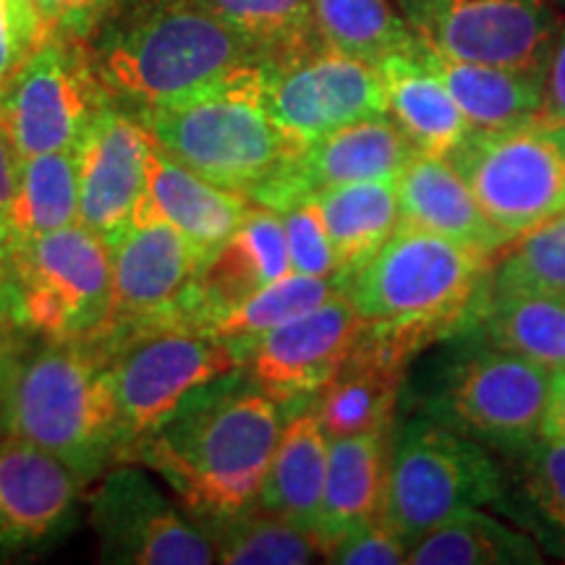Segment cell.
<instances>
[{"instance_id":"cell-1","label":"cell","mask_w":565,"mask_h":565,"mask_svg":"<svg viewBox=\"0 0 565 565\" xmlns=\"http://www.w3.org/2000/svg\"><path fill=\"white\" fill-rule=\"evenodd\" d=\"M282 422L278 401L238 366L196 387L118 463H139L166 479L189 519L202 524L257 503Z\"/></svg>"},{"instance_id":"cell-2","label":"cell","mask_w":565,"mask_h":565,"mask_svg":"<svg viewBox=\"0 0 565 565\" xmlns=\"http://www.w3.org/2000/svg\"><path fill=\"white\" fill-rule=\"evenodd\" d=\"M84 47L105 95L131 116L265 66L200 0H118Z\"/></svg>"},{"instance_id":"cell-3","label":"cell","mask_w":565,"mask_h":565,"mask_svg":"<svg viewBox=\"0 0 565 565\" xmlns=\"http://www.w3.org/2000/svg\"><path fill=\"white\" fill-rule=\"evenodd\" d=\"M492 259L412 225H398L364 267L343 282L366 320L362 345L404 366L424 345L477 324Z\"/></svg>"},{"instance_id":"cell-4","label":"cell","mask_w":565,"mask_h":565,"mask_svg":"<svg viewBox=\"0 0 565 565\" xmlns=\"http://www.w3.org/2000/svg\"><path fill=\"white\" fill-rule=\"evenodd\" d=\"M0 435L61 458L84 484L118 463L124 437L95 345L38 341L0 324Z\"/></svg>"},{"instance_id":"cell-5","label":"cell","mask_w":565,"mask_h":565,"mask_svg":"<svg viewBox=\"0 0 565 565\" xmlns=\"http://www.w3.org/2000/svg\"><path fill=\"white\" fill-rule=\"evenodd\" d=\"M150 139L204 181L254 202L301 150L263 105V66L192 100L134 113Z\"/></svg>"},{"instance_id":"cell-6","label":"cell","mask_w":565,"mask_h":565,"mask_svg":"<svg viewBox=\"0 0 565 565\" xmlns=\"http://www.w3.org/2000/svg\"><path fill=\"white\" fill-rule=\"evenodd\" d=\"M113 309L110 249L82 223L0 254V324L51 343L100 335Z\"/></svg>"},{"instance_id":"cell-7","label":"cell","mask_w":565,"mask_h":565,"mask_svg":"<svg viewBox=\"0 0 565 565\" xmlns=\"http://www.w3.org/2000/svg\"><path fill=\"white\" fill-rule=\"evenodd\" d=\"M500 494L503 475L482 445L435 419H416L387 450L380 519L412 547L445 519L490 505Z\"/></svg>"},{"instance_id":"cell-8","label":"cell","mask_w":565,"mask_h":565,"mask_svg":"<svg viewBox=\"0 0 565 565\" xmlns=\"http://www.w3.org/2000/svg\"><path fill=\"white\" fill-rule=\"evenodd\" d=\"M445 160L513 242L565 212V124L529 118L505 129H471Z\"/></svg>"},{"instance_id":"cell-9","label":"cell","mask_w":565,"mask_h":565,"mask_svg":"<svg viewBox=\"0 0 565 565\" xmlns=\"http://www.w3.org/2000/svg\"><path fill=\"white\" fill-rule=\"evenodd\" d=\"M108 100L84 42L45 38L0 87V129L17 160L74 152Z\"/></svg>"},{"instance_id":"cell-10","label":"cell","mask_w":565,"mask_h":565,"mask_svg":"<svg viewBox=\"0 0 565 565\" xmlns=\"http://www.w3.org/2000/svg\"><path fill=\"white\" fill-rule=\"evenodd\" d=\"M221 338L168 328L129 338L105 356L124 450L166 422L196 387L238 370ZM121 450V456H124Z\"/></svg>"},{"instance_id":"cell-11","label":"cell","mask_w":565,"mask_h":565,"mask_svg":"<svg viewBox=\"0 0 565 565\" xmlns=\"http://www.w3.org/2000/svg\"><path fill=\"white\" fill-rule=\"evenodd\" d=\"M424 47L458 61L545 74L563 24L553 0H395Z\"/></svg>"},{"instance_id":"cell-12","label":"cell","mask_w":565,"mask_h":565,"mask_svg":"<svg viewBox=\"0 0 565 565\" xmlns=\"http://www.w3.org/2000/svg\"><path fill=\"white\" fill-rule=\"evenodd\" d=\"M202 254L152 212H137L110 246L113 309L92 345L105 359L129 338L179 328V303L202 267Z\"/></svg>"},{"instance_id":"cell-13","label":"cell","mask_w":565,"mask_h":565,"mask_svg":"<svg viewBox=\"0 0 565 565\" xmlns=\"http://www.w3.org/2000/svg\"><path fill=\"white\" fill-rule=\"evenodd\" d=\"M553 372L513 351L484 349L445 374L429 404L435 422L479 445L519 450L540 437Z\"/></svg>"},{"instance_id":"cell-14","label":"cell","mask_w":565,"mask_h":565,"mask_svg":"<svg viewBox=\"0 0 565 565\" xmlns=\"http://www.w3.org/2000/svg\"><path fill=\"white\" fill-rule=\"evenodd\" d=\"M263 105L275 126L299 145L387 116L380 66L330 47L263 66Z\"/></svg>"},{"instance_id":"cell-15","label":"cell","mask_w":565,"mask_h":565,"mask_svg":"<svg viewBox=\"0 0 565 565\" xmlns=\"http://www.w3.org/2000/svg\"><path fill=\"white\" fill-rule=\"evenodd\" d=\"M89 526L103 563L118 565H210V536L181 515L139 463L110 469L89 500Z\"/></svg>"},{"instance_id":"cell-16","label":"cell","mask_w":565,"mask_h":565,"mask_svg":"<svg viewBox=\"0 0 565 565\" xmlns=\"http://www.w3.org/2000/svg\"><path fill=\"white\" fill-rule=\"evenodd\" d=\"M366 320L345 291L312 312L242 343H228L252 383L280 406L312 401L356 351Z\"/></svg>"},{"instance_id":"cell-17","label":"cell","mask_w":565,"mask_h":565,"mask_svg":"<svg viewBox=\"0 0 565 565\" xmlns=\"http://www.w3.org/2000/svg\"><path fill=\"white\" fill-rule=\"evenodd\" d=\"M152 139L137 118L108 100L76 145L79 223L108 246L129 231L147 183Z\"/></svg>"},{"instance_id":"cell-18","label":"cell","mask_w":565,"mask_h":565,"mask_svg":"<svg viewBox=\"0 0 565 565\" xmlns=\"http://www.w3.org/2000/svg\"><path fill=\"white\" fill-rule=\"evenodd\" d=\"M84 482L38 445L0 435V563L53 547L76 521Z\"/></svg>"},{"instance_id":"cell-19","label":"cell","mask_w":565,"mask_h":565,"mask_svg":"<svg viewBox=\"0 0 565 565\" xmlns=\"http://www.w3.org/2000/svg\"><path fill=\"white\" fill-rule=\"evenodd\" d=\"M416 152L419 150L391 118H366L301 145L294 160L254 196L252 204L286 212L322 189L353 181L398 179Z\"/></svg>"},{"instance_id":"cell-20","label":"cell","mask_w":565,"mask_h":565,"mask_svg":"<svg viewBox=\"0 0 565 565\" xmlns=\"http://www.w3.org/2000/svg\"><path fill=\"white\" fill-rule=\"evenodd\" d=\"M291 273L280 212L252 204L244 223L212 252L179 303V328L202 333L231 307Z\"/></svg>"},{"instance_id":"cell-21","label":"cell","mask_w":565,"mask_h":565,"mask_svg":"<svg viewBox=\"0 0 565 565\" xmlns=\"http://www.w3.org/2000/svg\"><path fill=\"white\" fill-rule=\"evenodd\" d=\"M401 225H412L494 259L513 238L479 207L477 196L445 158L416 152L395 179Z\"/></svg>"},{"instance_id":"cell-22","label":"cell","mask_w":565,"mask_h":565,"mask_svg":"<svg viewBox=\"0 0 565 565\" xmlns=\"http://www.w3.org/2000/svg\"><path fill=\"white\" fill-rule=\"evenodd\" d=\"M249 207V200L204 181L152 141L145 196L137 212H152L171 223L202 254V259L228 242Z\"/></svg>"},{"instance_id":"cell-23","label":"cell","mask_w":565,"mask_h":565,"mask_svg":"<svg viewBox=\"0 0 565 565\" xmlns=\"http://www.w3.org/2000/svg\"><path fill=\"white\" fill-rule=\"evenodd\" d=\"M385 435L333 437L328 443V475L315 542L322 555L353 526L380 519L387 477Z\"/></svg>"},{"instance_id":"cell-24","label":"cell","mask_w":565,"mask_h":565,"mask_svg":"<svg viewBox=\"0 0 565 565\" xmlns=\"http://www.w3.org/2000/svg\"><path fill=\"white\" fill-rule=\"evenodd\" d=\"M328 443L330 437L317 419L312 401L301 412L286 416L257 505L312 534L328 475Z\"/></svg>"},{"instance_id":"cell-25","label":"cell","mask_w":565,"mask_h":565,"mask_svg":"<svg viewBox=\"0 0 565 565\" xmlns=\"http://www.w3.org/2000/svg\"><path fill=\"white\" fill-rule=\"evenodd\" d=\"M387 95V118L419 152L445 158L469 137L471 124L440 76L416 53L380 63Z\"/></svg>"},{"instance_id":"cell-26","label":"cell","mask_w":565,"mask_h":565,"mask_svg":"<svg viewBox=\"0 0 565 565\" xmlns=\"http://www.w3.org/2000/svg\"><path fill=\"white\" fill-rule=\"evenodd\" d=\"M422 55L454 95L471 129H505L542 116L545 74L448 58L424 45Z\"/></svg>"},{"instance_id":"cell-27","label":"cell","mask_w":565,"mask_h":565,"mask_svg":"<svg viewBox=\"0 0 565 565\" xmlns=\"http://www.w3.org/2000/svg\"><path fill=\"white\" fill-rule=\"evenodd\" d=\"M309 200L320 212L343 280L370 263L401 225L395 179L341 183Z\"/></svg>"},{"instance_id":"cell-28","label":"cell","mask_w":565,"mask_h":565,"mask_svg":"<svg viewBox=\"0 0 565 565\" xmlns=\"http://www.w3.org/2000/svg\"><path fill=\"white\" fill-rule=\"evenodd\" d=\"M406 370L377 359L362 345L351 353L341 372L312 398L324 435H387Z\"/></svg>"},{"instance_id":"cell-29","label":"cell","mask_w":565,"mask_h":565,"mask_svg":"<svg viewBox=\"0 0 565 565\" xmlns=\"http://www.w3.org/2000/svg\"><path fill=\"white\" fill-rule=\"evenodd\" d=\"M412 565H534L542 550L532 536L479 508L450 515L408 547Z\"/></svg>"},{"instance_id":"cell-30","label":"cell","mask_w":565,"mask_h":565,"mask_svg":"<svg viewBox=\"0 0 565 565\" xmlns=\"http://www.w3.org/2000/svg\"><path fill=\"white\" fill-rule=\"evenodd\" d=\"M477 324L494 349L519 353L547 372L565 370V296H484Z\"/></svg>"},{"instance_id":"cell-31","label":"cell","mask_w":565,"mask_h":565,"mask_svg":"<svg viewBox=\"0 0 565 565\" xmlns=\"http://www.w3.org/2000/svg\"><path fill=\"white\" fill-rule=\"evenodd\" d=\"M312 17L324 47L372 66L422 47L391 0H312Z\"/></svg>"},{"instance_id":"cell-32","label":"cell","mask_w":565,"mask_h":565,"mask_svg":"<svg viewBox=\"0 0 565 565\" xmlns=\"http://www.w3.org/2000/svg\"><path fill=\"white\" fill-rule=\"evenodd\" d=\"M223 565H303L320 557L315 536L257 503L196 524Z\"/></svg>"},{"instance_id":"cell-33","label":"cell","mask_w":565,"mask_h":565,"mask_svg":"<svg viewBox=\"0 0 565 565\" xmlns=\"http://www.w3.org/2000/svg\"><path fill=\"white\" fill-rule=\"evenodd\" d=\"M212 17L244 38L259 58L282 63L320 51L312 0H200Z\"/></svg>"},{"instance_id":"cell-34","label":"cell","mask_w":565,"mask_h":565,"mask_svg":"<svg viewBox=\"0 0 565 565\" xmlns=\"http://www.w3.org/2000/svg\"><path fill=\"white\" fill-rule=\"evenodd\" d=\"M79 223V183L74 152H45L19 160L11 207V244Z\"/></svg>"},{"instance_id":"cell-35","label":"cell","mask_w":565,"mask_h":565,"mask_svg":"<svg viewBox=\"0 0 565 565\" xmlns=\"http://www.w3.org/2000/svg\"><path fill=\"white\" fill-rule=\"evenodd\" d=\"M343 282V278H315V275L291 270L270 286L259 288L249 299L231 307L217 320H212L204 335L221 338L225 343L249 341V338L263 335L282 322H291L296 317L312 312L330 296L341 294Z\"/></svg>"},{"instance_id":"cell-36","label":"cell","mask_w":565,"mask_h":565,"mask_svg":"<svg viewBox=\"0 0 565 565\" xmlns=\"http://www.w3.org/2000/svg\"><path fill=\"white\" fill-rule=\"evenodd\" d=\"M519 294L565 296V212L508 246L487 278V299Z\"/></svg>"},{"instance_id":"cell-37","label":"cell","mask_w":565,"mask_h":565,"mask_svg":"<svg viewBox=\"0 0 565 565\" xmlns=\"http://www.w3.org/2000/svg\"><path fill=\"white\" fill-rule=\"evenodd\" d=\"M515 454V471L526 500L542 519L565 529V440L540 435Z\"/></svg>"},{"instance_id":"cell-38","label":"cell","mask_w":565,"mask_h":565,"mask_svg":"<svg viewBox=\"0 0 565 565\" xmlns=\"http://www.w3.org/2000/svg\"><path fill=\"white\" fill-rule=\"evenodd\" d=\"M280 217L294 273L315 275V278H343L338 270L333 244H330L328 231H324L322 217L312 200L294 204V207L280 212Z\"/></svg>"},{"instance_id":"cell-39","label":"cell","mask_w":565,"mask_h":565,"mask_svg":"<svg viewBox=\"0 0 565 565\" xmlns=\"http://www.w3.org/2000/svg\"><path fill=\"white\" fill-rule=\"evenodd\" d=\"M406 542L395 536L383 519H374L345 532L328 550L324 561L341 565H398L406 563Z\"/></svg>"},{"instance_id":"cell-40","label":"cell","mask_w":565,"mask_h":565,"mask_svg":"<svg viewBox=\"0 0 565 565\" xmlns=\"http://www.w3.org/2000/svg\"><path fill=\"white\" fill-rule=\"evenodd\" d=\"M40 40L68 38L84 42L118 0H30Z\"/></svg>"},{"instance_id":"cell-41","label":"cell","mask_w":565,"mask_h":565,"mask_svg":"<svg viewBox=\"0 0 565 565\" xmlns=\"http://www.w3.org/2000/svg\"><path fill=\"white\" fill-rule=\"evenodd\" d=\"M40 42L30 0H0V87Z\"/></svg>"},{"instance_id":"cell-42","label":"cell","mask_w":565,"mask_h":565,"mask_svg":"<svg viewBox=\"0 0 565 565\" xmlns=\"http://www.w3.org/2000/svg\"><path fill=\"white\" fill-rule=\"evenodd\" d=\"M542 116L545 121L565 124V19L555 34L542 82Z\"/></svg>"},{"instance_id":"cell-43","label":"cell","mask_w":565,"mask_h":565,"mask_svg":"<svg viewBox=\"0 0 565 565\" xmlns=\"http://www.w3.org/2000/svg\"><path fill=\"white\" fill-rule=\"evenodd\" d=\"M19 181V160L13 154L9 139L0 129V254L9 249L11 242V207L17 196Z\"/></svg>"},{"instance_id":"cell-44","label":"cell","mask_w":565,"mask_h":565,"mask_svg":"<svg viewBox=\"0 0 565 565\" xmlns=\"http://www.w3.org/2000/svg\"><path fill=\"white\" fill-rule=\"evenodd\" d=\"M540 435L565 440V370L553 372V380H550L547 408L542 416Z\"/></svg>"},{"instance_id":"cell-45","label":"cell","mask_w":565,"mask_h":565,"mask_svg":"<svg viewBox=\"0 0 565 565\" xmlns=\"http://www.w3.org/2000/svg\"><path fill=\"white\" fill-rule=\"evenodd\" d=\"M553 3H555V6H565V0H553Z\"/></svg>"}]
</instances>
